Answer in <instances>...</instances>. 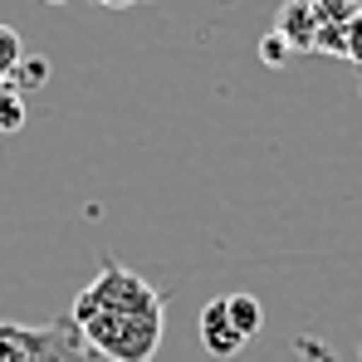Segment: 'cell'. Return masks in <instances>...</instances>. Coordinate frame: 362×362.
Instances as JSON below:
<instances>
[{
	"instance_id": "cell-10",
	"label": "cell",
	"mask_w": 362,
	"mask_h": 362,
	"mask_svg": "<svg viewBox=\"0 0 362 362\" xmlns=\"http://www.w3.org/2000/svg\"><path fill=\"white\" fill-rule=\"evenodd\" d=\"M343 59H353L362 69V5H358V15H353V25H348V54Z\"/></svg>"
},
{
	"instance_id": "cell-1",
	"label": "cell",
	"mask_w": 362,
	"mask_h": 362,
	"mask_svg": "<svg viewBox=\"0 0 362 362\" xmlns=\"http://www.w3.org/2000/svg\"><path fill=\"white\" fill-rule=\"evenodd\" d=\"M69 323L103 362H152L167 338V299L118 259H103L98 274L78 289Z\"/></svg>"
},
{
	"instance_id": "cell-8",
	"label": "cell",
	"mask_w": 362,
	"mask_h": 362,
	"mask_svg": "<svg viewBox=\"0 0 362 362\" xmlns=\"http://www.w3.org/2000/svg\"><path fill=\"white\" fill-rule=\"evenodd\" d=\"M20 127H25V98L0 83V132H20Z\"/></svg>"
},
{
	"instance_id": "cell-12",
	"label": "cell",
	"mask_w": 362,
	"mask_h": 362,
	"mask_svg": "<svg viewBox=\"0 0 362 362\" xmlns=\"http://www.w3.org/2000/svg\"><path fill=\"white\" fill-rule=\"evenodd\" d=\"M49 5H64V0H49Z\"/></svg>"
},
{
	"instance_id": "cell-4",
	"label": "cell",
	"mask_w": 362,
	"mask_h": 362,
	"mask_svg": "<svg viewBox=\"0 0 362 362\" xmlns=\"http://www.w3.org/2000/svg\"><path fill=\"white\" fill-rule=\"evenodd\" d=\"M318 5V49L313 54H348V25L358 15L353 0H313Z\"/></svg>"
},
{
	"instance_id": "cell-9",
	"label": "cell",
	"mask_w": 362,
	"mask_h": 362,
	"mask_svg": "<svg viewBox=\"0 0 362 362\" xmlns=\"http://www.w3.org/2000/svg\"><path fill=\"white\" fill-rule=\"evenodd\" d=\"M259 59L269 64V69H279V64H289V45H284L279 35H264V40H259Z\"/></svg>"
},
{
	"instance_id": "cell-3",
	"label": "cell",
	"mask_w": 362,
	"mask_h": 362,
	"mask_svg": "<svg viewBox=\"0 0 362 362\" xmlns=\"http://www.w3.org/2000/svg\"><path fill=\"white\" fill-rule=\"evenodd\" d=\"M274 35L289 45V54H313L318 49V5L313 0H284Z\"/></svg>"
},
{
	"instance_id": "cell-2",
	"label": "cell",
	"mask_w": 362,
	"mask_h": 362,
	"mask_svg": "<svg viewBox=\"0 0 362 362\" xmlns=\"http://www.w3.org/2000/svg\"><path fill=\"white\" fill-rule=\"evenodd\" d=\"M0 362H93L78 328L59 323H0Z\"/></svg>"
},
{
	"instance_id": "cell-7",
	"label": "cell",
	"mask_w": 362,
	"mask_h": 362,
	"mask_svg": "<svg viewBox=\"0 0 362 362\" xmlns=\"http://www.w3.org/2000/svg\"><path fill=\"white\" fill-rule=\"evenodd\" d=\"M45 78H49V64L45 59H20L10 69V78H5V88H15L20 98L25 93H35V88H45Z\"/></svg>"
},
{
	"instance_id": "cell-11",
	"label": "cell",
	"mask_w": 362,
	"mask_h": 362,
	"mask_svg": "<svg viewBox=\"0 0 362 362\" xmlns=\"http://www.w3.org/2000/svg\"><path fill=\"white\" fill-rule=\"evenodd\" d=\"M93 5H103V10H132V5H147V0H93Z\"/></svg>"
},
{
	"instance_id": "cell-6",
	"label": "cell",
	"mask_w": 362,
	"mask_h": 362,
	"mask_svg": "<svg viewBox=\"0 0 362 362\" xmlns=\"http://www.w3.org/2000/svg\"><path fill=\"white\" fill-rule=\"evenodd\" d=\"M226 313H230V323H235V333H240L245 343L264 328V308L255 294H226Z\"/></svg>"
},
{
	"instance_id": "cell-5",
	"label": "cell",
	"mask_w": 362,
	"mask_h": 362,
	"mask_svg": "<svg viewBox=\"0 0 362 362\" xmlns=\"http://www.w3.org/2000/svg\"><path fill=\"white\" fill-rule=\"evenodd\" d=\"M201 343H206V353L211 358H235L245 348V338L235 333V323H230V313H226V299H216V303H206L201 308Z\"/></svg>"
}]
</instances>
